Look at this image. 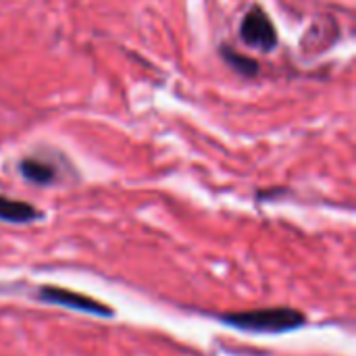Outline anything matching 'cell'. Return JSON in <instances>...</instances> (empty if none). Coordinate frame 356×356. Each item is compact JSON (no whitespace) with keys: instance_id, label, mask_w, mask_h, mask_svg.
<instances>
[{"instance_id":"6","label":"cell","mask_w":356,"mask_h":356,"mask_svg":"<svg viewBox=\"0 0 356 356\" xmlns=\"http://www.w3.org/2000/svg\"><path fill=\"white\" fill-rule=\"evenodd\" d=\"M221 56L225 58V63L229 67H234L236 71H240L242 75L246 77H252L259 73V63L250 56H244V54H238L236 50H232L229 46H221Z\"/></svg>"},{"instance_id":"1","label":"cell","mask_w":356,"mask_h":356,"mask_svg":"<svg viewBox=\"0 0 356 356\" xmlns=\"http://www.w3.org/2000/svg\"><path fill=\"white\" fill-rule=\"evenodd\" d=\"M223 325H229L248 334H290L307 325V315L292 307H267L254 311H234L217 317Z\"/></svg>"},{"instance_id":"3","label":"cell","mask_w":356,"mask_h":356,"mask_svg":"<svg viewBox=\"0 0 356 356\" xmlns=\"http://www.w3.org/2000/svg\"><path fill=\"white\" fill-rule=\"evenodd\" d=\"M240 38L246 46L261 52H271L277 48V29L263 6H252L244 15L240 25Z\"/></svg>"},{"instance_id":"2","label":"cell","mask_w":356,"mask_h":356,"mask_svg":"<svg viewBox=\"0 0 356 356\" xmlns=\"http://www.w3.org/2000/svg\"><path fill=\"white\" fill-rule=\"evenodd\" d=\"M33 298L44 302V305H50V307H63V309L77 311V313L92 315V317H100V319L115 317L113 307H108V305H104L92 296H86V294H79V292H73V290H67L60 286H40L35 290Z\"/></svg>"},{"instance_id":"5","label":"cell","mask_w":356,"mask_h":356,"mask_svg":"<svg viewBox=\"0 0 356 356\" xmlns=\"http://www.w3.org/2000/svg\"><path fill=\"white\" fill-rule=\"evenodd\" d=\"M19 173L27 181L38 184V186H50L56 179V169L50 163L35 159V156H27V159L19 161Z\"/></svg>"},{"instance_id":"4","label":"cell","mask_w":356,"mask_h":356,"mask_svg":"<svg viewBox=\"0 0 356 356\" xmlns=\"http://www.w3.org/2000/svg\"><path fill=\"white\" fill-rule=\"evenodd\" d=\"M42 219V211H38L33 204L25 200H15L8 196H0V221L15 223V225H27Z\"/></svg>"}]
</instances>
